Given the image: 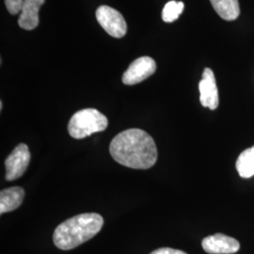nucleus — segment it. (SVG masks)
<instances>
[{
    "instance_id": "1",
    "label": "nucleus",
    "mask_w": 254,
    "mask_h": 254,
    "mask_svg": "<svg viewBox=\"0 0 254 254\" xmlns=\"http://www.w3.org/2000/svg\"><path fill=\"white\" fill-rule=\"evenodd\" d=\"M109 152L116 162L136 170L150 169L157 160V149L153 137L138 128L127 129L114 136Z\"/></svg>"
},
{
    "instance_id": "2",
    "label": "nucleus",
    "mask_w": 254,
    "mask_h": 254,
    "mask_svg": "<svg viewBox=\"0 0 254 254\" xmlns=\"http://www.w3.org/2000/svg\"><path fill=\"white\" fill-rule=\"evenodd\" d=\"M104 225V218L97 213H85L65 220L56 228L53 241L57 248L69 251L96 236Z\"/></svg>"
},
{
    "instance_id": "3",
    "label": "nucleus",
    "mask_w": 254,
    "mask_h": 254,
    "mask_svg": "<svg viewBox=\"0 0 254 254\" xmlns=\"http://www.w3.org/2000/svg\"><path fill=\"white\" fill-rule=\"evenodd\" d=\"M109 125L108 118L94 109H85L75 112L68 125L70 136L81 139L94 133L105 131Z\"/></svg>"
},
{
    "instance_id": "4",
    "label": "nucleus",
    "mask_w": 254,
    "mask_h": 254,
    "mask_svg": "<svg viewBox=\"0 0 254 254\" xmlns=\"http://www.w3.org/2000/svg\"><path fill=\"white\" fill-rule=\"evenodd\" d=\"M96 19L110 36L122 38L127 34V22L117 9L100 6L96 10Z\"/></svg>"
},
{
    "instance_id": "5",
    "label": "nucleus",
    "mask_w": 254,
    "mask_h": 254,
    "mask_svg": "<svg viewBox=\"0 0 254 254\" xmlns=\"http://www.w3.org/2000/svg\"><path fill=\"white\" fill-rule=\"evenodd\" d=\"M29 161L30 153L28 147L25 143H20L5 160V179L7 181H14L20 178L27 171Z\"/></svg>"
},
{
    "instance_id": "6",
    "label": "nucleus",
    "mask_w": 254,
    "mask_h": 254,
    "mask_svg": "<svg viewBox=\"0 0 254 254\" xmlns=\"http://www.w3.org/2000/svg\"><path fill=\"white\" fill-rule=\"evenodd\" d=\"M156 71V64L150 57L136 59L129 65L123 75V82L126 85H136L154 74Z\"/></svg>"
},
{
    "instance_id": "7",
    "label": "nucleus",
    "mask_w": 254,
    "mask_h": 254,
    "mask_svg": "<svg viewBox=\"0 0 254 254\" xmlns=\"http://www.w3.org/2000/svg\"><path fill=\"white\" fill-rule=\"evenodd\" d=\"M200 104L204 108L215 110L218 107V91L215 74L210 68H205L199 83Z\"/></svg>"
},
{
    "instance_id": "8",
    "label": "nucleus",
    "mask_w": 254,
    "mask_h": 254,
    "mask_svg": "<svg viewBox=\"0 0 254 254\" xmlns=\"http://www.w3.org/2000/svg\"><path fill=\"white\" fill-rule=\"evenodd\" d=\"M201 246L204 252L210 254H236L240 249V244L236 239L222 234L205 237Z\"/></svg>"
},
{
    "instance_id": "9",
    "label": "nucleus",
    "mask_w": 254,
    "mask_h": 254,
    "mask_svg": "<svg viewBox=\"0 0 254 254\" xmlns=\"http://www.w3.org/2000/svg\"><path fill=\"white\" fill-rule=\"evenodd\" d=\"M46 0H24L18 19L19 27L32 30L39 25V10Z\"/></svg>"
},
{
    "instance_id": "10",
    "label": "nucleus",
    "mask_w": 254,
    "mask_h": 254,
    "mask_svg": "<svg viewBox=\"0 0 254 254\" xmlns=\"http://www.w3.org/2000/svg\"><path fill=\"white\" fill-rule=\"evenodd\" d=\"M25 198V190L20 187H12L0 192V214L18 208Z\"/></svg>"
},
{
    "instance_id": "11",
    "label": "nucleus",
    "mask_w": 254,
    "mask_h": 254,
    "mask_svg": "<svg viewBox=\"0 0 254 254\" xmlns=\"http://www.w3.org/2000/svg\"><path fill=\"white\" fill-rule=\"evenodd\" d=\"M218 15L226 21H234L240 14L238 0H210Z\"/></svg>"
},
{
    "instance_id": "12",
    "label": "nucleus",
    "mask_w": 254,
    "mask_h": 254,
    "mask_svg": "<svg viewBox=\"0 0 254 254\" xmlns=\"http://www.w3.org/2000/svg\"><path fill=\"white\" fill-rule=\"evenodd\" d=\"M236 171L242 178H250L254 175V146L246 149L236 160Z\"/></svg>"
},
{
    "instance_id": "13",
    "label": "nucleus",
    "mask_w": 254,
    "mask_h": 254,
    "mask_svg": "<svg viewBox=\"0 0 254 254\" xmlns=\"http://www.w3.org/2000/svg\"><path fill=\"white\" fill-rule=\"evenodd\" d=\"M185 5L182 1H170L168 2L162 10V19L166 23H173L179 18L183 12Z\"/></svg>"
},
{
    "instance_id": "14",
    "label": "nucleus",
    "mask_w": 254,
    "mask_h": 254,
    "mask_svg": "<svg viewBox=\"0 0 254 254\" xmlns=\"http://www.w3.org/2000/svg\"><path fill=\"white\" fill-rule=\"evenodd\" d=\"M24 0H5V5L10 14H18L22 9Z\"/></svg>"
},
{
    "instance_id": "15",
    "label": "nucleus",
    "mask_w": 254,
    "mask_h": 254,
    "mask_svg": "<svg viewBox=\"0 0 254 254\" xmlns=\"http://www.w3.org/2000/svg\"><path fill=\"white\" fill-rule=\"evenodd\" d=\"M150 254H188L184 252H182L180 250H174L171 248H160L154 251L153 253Z\"/></svg>"
},
{
    "instance_id": "16",
    "label": "nucleus",
    "mask_w": 254,
    "mask_h": 254,
    "mask_svg": "<svg viewBox=\"0 0 254 254\" xmlns=\"http://www.w3.org/2000/svg\"><path fill=\"white\" fill-rule=\"evenodd\" d=\"M3 109V104H2V102H0V109Z\"/></svg>"
}]
</instances>
